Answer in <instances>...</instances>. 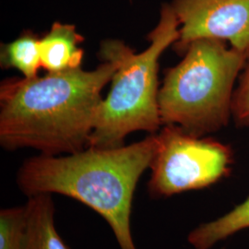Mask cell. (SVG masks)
<instances>
[{"instance_id":"1","label":"cell","mask_w":249,"mask_h":249,"mask_svg":"<svg viewBox=\"0 0 249 249\" xmlns=\"http://www.w3.org/2000/svg\"><path fill=\"white\" fill-rule=\"evenodd\" d=\"M118 64L103 60L43 77L9 78L0 86V144L8 151L32 148L44 155L71 154L89 147L104 99L101 92Z\"/></svg>"},{"instance_id":"10","label":"cell","mask_w":249,"mask_h":249,"mask_svg":"<svg viewBox=\"0 0 249 249\" xmlns=\"http://www.w3.org/2000/svg\"><path fill=\"white\" fill-rule=\"evenodd\" d=\"M39 36L32 31H24L9 44H1L0 65L2 69H16L23 77H37L42 67L39 49Z\"/></svg>"},{"instance_id":"6","label":"cell","mask_w":249,"mask_h":249,"mask_svg":"<svg viewBox=\"0 0 249 249\" xmlns=\"http://www.w3.org/2000/svg\"><path fill=\"white\" fill-rule=\"evenodd\" d=\"M170 5L179 21L177 53L183 55L198 39H217L249 54V0H174Z\"/></svg>"},{"instance_id":"8","label":"cell","mask_w":249,"mask_h":249,"mask_svg":"<svg viewBox=\"0 0 249 249\" xmlns=\"http://www.w3.org/2000/svg\"><path fill=\"white\" fill-rule=\"evenodd\" d=\"M27 228L23 249H70L54 223L55 206L51 194L28 196Z\"/></svg>"},{"instance_id":"11","label":"cell","mask_w":249,"mask_h":249,"mask_svg":"<svg viewBox=\"0 0 249 249\" xmlns=\"http://www.w3.org/2000/svg\"><path fill=\"white\" fill-rule=\"evenodd\" d=\"M27 228L26 206L0 212V249H23Z\"/></svg>"},{"instance_id":"2","label":"cell","mask_w":249,"mask_h":249,"mask_svg":"<svg viewBox=\"0 0 249 249\" xmlns=\"http://www.w3.org/2000/svg\"><path fill=\"white\" fill-rule=\"evenodd\" d=\"M157 146V134H151L117 148L88 147L65 156L40 154L18 168L17 185L27 196L58 194L88 206L109 224L120 249H138L130 223L134 193Z\"/></svg>"},{"instance_id":"9","label":"cell","mask_w":249,"mask_h":249,"mask_svg":"<svg viewBox=\"0 0 249 249\" xmlns=\"http://www.w3.org/2000/svg\"><path fill=\"white\" fill-rule=\"evenodd\" d=\"M249 228V196L222 217L201 223L188 233L187 241L194 249H211L220 242Z\"/></svg>"},{"instance_id":"5","label":"cell","mask_w":249,"mask_h":249,"mask_svg":"<svg viewBox=\"0 0 249 249\" xmlns=\"http://www.w3.org/2000/svg\"><path fill=\"white\" fill-rule=\"evenodd\" d=\"M157 137L148 183L152 197L202 189L231 173L233 152L229 145L191 135L175 124H164Z\"/></svg>"},{"instance_id":"4","label":"cell","mask_w":249,"mask_h":249,"mask_svg":"<svg viewBox=\"0 0 249 249\" xmlns=\"http://www.w3.org/2000/svg\"><path fill=\"white\" fill-rule=\"evenodd\" d=\"M183 55L165 71L158 94L160 121L205 137L229 123L234 84L249 54L222 40L198 39Z\"/></svg>"},{"instance_id":"7","label":"cell","mask_w":249,"mask_h":249,"mask_svg":"<svg viewBox=\"0 0 249 249\" xmlns=\"http://www.w3.org/2000/svg\"><path fill=\"white\" fill-rule=\"evenodd\" d=\"M84 38L73 24L54 22L50 31L40 38L39 49L42 67L49 73L81 68L84 51L80 44Z\"/></svg>"},{"instance_id":"3","label":"cell","mask_w":249,"mask_h":249,"mask_svg":"<svg viewBox=\"0 0 249 249\" xmlns=\"http://www.w3.org/2000/svg\"><path fill=\"white\" fill-rule=\"evenodd\" d=\"M179 38V21L170 4L161 6L158 24L148 35L149 47L142 53L120 40H105L99 57L118 64L112 86L99 109L89 147L103 149L124 146L135 131L155 134L161 124L158 106L159 59Z\"/></svg>"},{"instance_id":"12","label":"cell","mask_w":249,"mask_h":249,"mask_svg":"<svg viewBox=\"0 0 249 249\" xmlns=\"http://www.w3.org/2000/svg\"><path fill=\"white\" fill-rule=\"evenodd\" d=\"M248 60L232 98L231 117L238 126L249 125V55Z\"/></svg>"}]
</instances>
